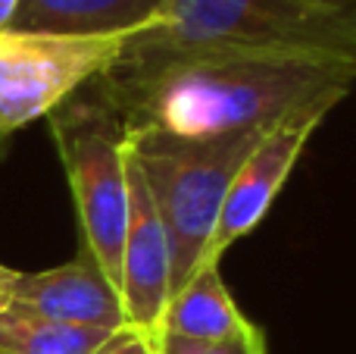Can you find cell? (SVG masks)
<instances>
[{
    "label": "cell",
    "mask_w": 356,
    "mask_h": 354,
    "mask_svg": "<svg viewBox=\"0 0 356 354\" xmlns=\"http://www.w3.org/2000/svg\"><path fill=\"white\" fill-rule=\"evenodd\" d=\"M353 79L356 56L313 50H213L104 75L131 135L172 141L263 132L303 107H338Z\"/></svg>",
    "instance_id": "cell-1"
},
{
    "label": "cell",
    "mask_w": 356,
    "mask_h": 354,
    "mask_svg": "<svg viewBox=\"0 0 356 354\" xmlns=\"http://www.w3.org/2000/svg\"><path fill=\"white\" fill-rule=\"evenodd\" d=\"M213 50H313L356 56V0H163L116 66Z\"/></svg>",
    "instance_id": "cell-2"
},
{
    "label": "cell",
    "mask_w": 356,
    "mask_h": 354,
    "mask_svg": "<svg viewBox=\"0 0 356 354\" xmlns=\"http://www.w3.org/2000/svg\"><path fill=\"white\" fill-rule=\"evenodd\" d=\"M47 123L72 192L81 251L116 286L129 223L131 132L106 91L104 75L79 88Z\"/></svg>",
    "instance_id": "cell-3"
},
{
    "label": "cell",
    "mask_w": 356,
    "mask_h": 354,
    "mask_svg": "<svg viewBox=\"0 0 356 354\" xmlns=\"http://www.w3.org/2000/svg\"><path fill=\"white\" fill-rule=\"evenodd\" d=\"M263 132H234L209 141L131 135V160L154 198L169 242L172 292L200 267L222 201Z\"/></svg>",
    "instance_id": "cell-4"
},
{
    "label": "cell",
    "mask_w": 356,
    "mask_h": 354,
    "mask_svg": "<svg viewBox=\"0 0 356 354\" xmlns=\"http://www.w3.org/2000/svg\"><path fill=\"white\" fill-rule=\"evenodd\" d=\"M131 35H38L0 29V144L47 119L91 79L106 75Z\"/></svg>",
    "instance_id": "cell-5"
},
{
    "label": "cell",
    "mask_w": 356,
    "mask_h": 354,
    "mask_svg": "<svg viewBox=\"0 0 356 354\" xmlns=\"http://www.w3.org/2000/svg\"><path fill=\"white\" fill-rule=\"evenodd\" d=\"M334 110V104H313L303 110L291 113V116L278 119L275 125L257 138L250 154L244 157L238 176H234L232 188H228L225 201H222L219 220H216L213 238H209L207 251H203V263H216L219 267L222 254L232 251L244 236H250L266 213L272 210L278 192L288 185L291 173H294L300 154L307 151L309 138L316 135L325 116Z\"/></svg>",
    "instance_id": "cell-6"
},
{
    "label": "cell",
    "mask_w": 356,
    "mask_h": 354,
    "mask_svg": "<svg viewBox=\"0 0 356 354\" xmlns=\"http://www.w3.org/2000/svg\"><path fill=\"white\" fill-rule=\"evenodd\" d=\"M116 288L125 326L141 336H156L160 317L172 295V261H169V242L156 217L154 198L135 160L129 167V223L122 236Z\"/></svg>",
    "instance_id": "cell-7"
},
{
    "label": "cell",
    "mask_w": 356,
    "mask_h": 354,
    "mask_svg": "<svg viewBox=\"0 0 356 354\" xmlns=\"http://www.w3.org/2000/svg\"><path fill=\"white\" fill-rule=\"evenodd\" d=\"M6 311L72 326L129 330L116 286L106 279L104 270L85 251H79L72 261L60 263V267L38 270V273L16 270Z\"/></svg>",
    "instance_id": "cell-8"
},
{
    "label": "cell",
    "mask_w": 356,
    "mask_h": 354,
    "mask_svg": "<svg viewBox=\"0 0 356 354\" xmlns=\"http://www.w3.org/2000/svg\"><path fill=\"white\" fill-rule=\"evenodd\" d=\"M163 0H19L13 31L38 35H138L156 19Z\"/></svg>",
    "instance_id": "cell-9"
},
{
    "label": "cell",
    "mask_w": 356,
    "mask_h": 354,
    "mask_svg": "<svg viewBox=\"0 0 356 354\" xmlns=\"http://www.w3.org/2000/svg\"><path fill=\"white\" fill-rule=\"evenodd\" d=\"M253 320L238 307L228 286L222 282L216 263H203L191 273L188 282L175 288L166 301L156 336H178L194 342H219L241 336Z\"/></svg>",
    "instance_id": "cell-10"
},
{
    "label": "cell",
    "mask_w": 356,
    "mask_h": 354,
    "mask_svg": "<svg viewBox=\"0 0 356 354\" xmlns=\"http://www.w3.org/2000/svg\"><path fill=\"white\" fill-rule=\"evenodd\" d=\"M119 330L72 326L29 314H0V354H94Z\"/></svg>",
    "instance_id": "cell-11"
},
{
    "label": "cell",
    "mask_w": 356,
    "mask_h": 354,
    "mask_svg": "<svg viewBox=\"0 0 356 354\" xmlns=\"http://www.w3.org/2000/svg\"><path fill=\"white\" fill-rule=\"evenodd\" d=\"M154 354H269L266 348V332L257 323L247 332L219 342H194V339L178 336H154Z\"/></svg>",
    "instance_id": "cell-12"
},
{
    "label": "cell",
    "mask_w": 356,
    "mask_h": 354,
    "mask_svg": "<svg viewBox=\"0 0 356 354\" xmlns=\"http://www.w3.org/2000/svg\"><path fill=\"white\" fill-rule=\"evenodd\" d=\"M94 354H154V336H141L135 330H119L104 348Z\"/></svg>",
    "instance_id": "cell-13"
},
{
    "label": "cell",
    "mask_w": 356,
    "mask_h": 354,
    "mask_svg": "<svg viewBox=\"0 0 356 354\" xmlns=\"http://www.w3.org/2000/svg\"><path fill=\"white\" fill-rule=\"evenodd\" d=\"M13 279H16V270L0 263V314L10 307V286H13Z\"/></svg>",
    "instance_id": "cell-14"
},
{
    "label": "cell",
    "mask_w": 356,
    "mask_h": 354,
    "mask_svg": "<svg viewBox=\"0 0 356 354\" xmlns=\"http://www.w3.org/2000/svg\"><path fill=\"white\" fill-rule=\"evenodd\" d=\"M16 6H19V0H0V29H6V25H10Z\"/></svg>",
    "instance_id": "cell-15"
}]
</instances>
